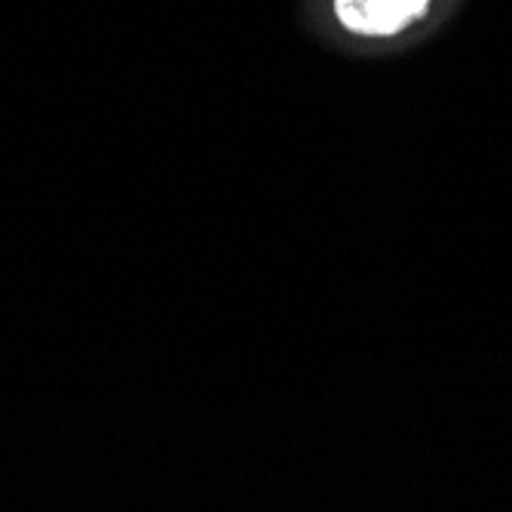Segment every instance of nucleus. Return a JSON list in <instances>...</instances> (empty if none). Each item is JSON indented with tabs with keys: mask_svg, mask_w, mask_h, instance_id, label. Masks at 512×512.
Here are the masks:
<instances>
[{
	"mask_svg": "<svg viewBox=\"0 0 512 512\" xmlns=\"http://www.w3.org/2000/svg\"><path fill=\"white\" fill-rule=\"evenodd\" d=\"M430 7V0H335V10L344 28L356 34H396L417 22Z\"/></svg>",
	"mask_w": 512,
	"mask_h": 512,
	"instance_id": "1",
	"label": "nucleus"
}]
</instances>
